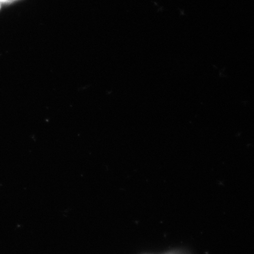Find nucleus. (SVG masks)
Here are the masks:
<instances>
[{
    "label": "nucleus",
    "mask_w": 254,
    "mask_h": 254,
    "mask_svg": "<svg viewBox=\"0 0 254 254\" xmlns=\"http://www.w3.org/2000/svg\"><path fill=\"white\" fill-rule=\"evenodd\" d=\"M10 1V0H9V1Z\"/></svg>",
    "instance_id": "7ed1b4c3"
},
{
    "label": "nucleus",
    "mask_w": 254,
    "mask_h": 254,
    "mask_svg": "<svg viewBox=\"0 0 254 254\" xmlns=\"http://www.w3.org/2000/svg\"><path fill=\"white\" fill-rule=\"evenodd\" d=\"M0 8H1V5H0Z\"/></svg>",
    "instance_id": "f03ea898"
},
{
    "label": "nucleus",
    "mask_w": 254,
    "mask_h": 254,
    "mask_svg": "<svg viewBox=\"0 0 254 254\" xmlns=\"http://www.w3.org/2000/svg\"><path fill=\"white\" fill-rule=\"evenodd\" d=\"M165 254H190L188 252H186L182 250H177L171 251L170 252H168Z\"/></svg>",
    "instance_id": "f257e3e1"
}]
</instances>
